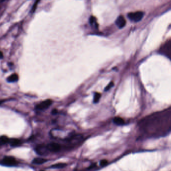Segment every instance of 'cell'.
Here are the masks:
<instances>
[{
	"label": "cell",
	"instance_id": "e0dca14e",
	"mask_svg": "<svg viewBox=\"0 0 171 171\" xmlns=\"http://www.w3.org/2000/svg\"><path fill=\"white\" fill-rule=\"evenodd\" d=\"M3 53L2 52L0 51V59H2L3 58Z\"/></svg>",
	"mask_w": 171,
	"mask_h": 171
},
{
	"label": "cell",
	"instance_id": "6da1fadb",
	"mask_svg": "<svg viewBox=\"0 0 171 171\" xmlns=\"http://www.w3.org/2000/svg\"><path fill=\"white\" fill-rule=\"evenodd\" d=\"M1 164L8 166H14L18 164V162L15 158L11 156L5 157L1 162Z\"/></svg>",
	"mask_w": 171,
	"mask_h": 171
},
{
	"label": "cell",
	"instance_id": "7c38bea8",
	"mask_svg": "<svg viewBox=\"0 0 171 171\" xmlns=\"http://www.w3.org/2000/svg\"><path fill=\"white\" fill-rule=\"evenodd\" d=\"M66 166V164L65 163H58L55 165H53L51 166V168H57V169H60V168H63Z\"/></svg>",
	"mask_w": 171,
	"mask_h": 171
},
{
	"label": "cell",
	"instance_id": "9c48e42d",
	"mask_svg": "<svg viewBox=\"0 0 171 171\" xmlns=\"http://www.w3.org/2000/svg\"><path fill=\"white\" fill-rule=\"evenodd\" d=\"M10 139L6 136H3L0 137V146L9 142Z\"/></svg>",
	"mask_w": 171,
	"mask_h": 171
},
{
	"label": "cell",
	"instance_id": "52a82bcc",
	"mask_svg": "<svg viewBox=\"0 0 171 171\" xmlns=\"http://www.w3.org/2000/svg\"><path fill=\"white\" fill-rule=\"evenodd\" d=\"M18 79H19V76L18 74H14L11 75L9 77H8L7 80L8 82L13 83V82H16L18 81Z\"/></svg>",
	"mask_w": 171,
	"mask_h": 171
},
{
	"label": "cell",
	"instance_id": "7a4b0ae2",
	"mask_svg": "<svg viewBox=\"0 0 171 171\" xmlns=\"http://www.w3.org/2000/svg\"><path fill=\"white\" fill-rule=\"evenodd\" d=\"M53 103V101L52 100H45L41 102H40L39 104L37 105L36 106V109L39 110H43L45 109H46L48 108Z\"/></svg>",
	"mask_w": 171,
	"mask_h": 171
},
{
	"label": "cell",
	"instance_id": "3957f363",
	"mask_svg": "<svg viewBox=\"0 0 171 171\" xmlns=\"http://www.w3.org/2000/svg\"><path fill=\"white\" fill-rule=\"evenodd\" d=\"M143 16L142 12H137L135 13H130L128 14V18L134 22H137L140 21Z\"/></svg>",
	"mask_w": 171,
	"mask_h": 171
},
{
	"label": "cell",
	"instance_id": "2e32d148",
	"mask_svg": "<svg viewBox=\"0 0 171 171\" xmlns=\"http://www.w3.org/2000/svg\"><path fill=\"white\" fill-rule=\"evenodd\" d=\"M114 86V83L112 82H111L107 86L106 88H105V91H109L110 89H111V88H112L113 86Z\"/></svg>",
	"mask_w": 171,
	"mask_h": 171
},
{
	"label": "cell",
	"instance_id": "5bb4252c",
	"mask_svg": "<svg viewBox=\"0 0 171 171\" xmlns=\"http://www.w3.org/2000/svg\"><path fill=\"white\" fill-rule=\"evenodd\" d=\"M109 164V162L106 159L102 160L100 161V165L101 167H105Z\"/></svg>",
	"mask_w": 171,
	"mask_h": 171
},
{
	"label": "cell",
	"instance_id": "d6986e66",
	"mask_svg": "<svg viewBox=\"0 0 171 171\" xmlns=\"http://www.w3.org/2000/svg\"><path fill=\"white\" fill-rule=\"evenodd\" d=\"M4 1H5V0H0V3H2V2H3Z\"/></svg>",
	"mask_w": 171,
	"mask_h": 171
},
{
	"label": "cell",
	"instance_id": "ac0fdd59",
	"mask_svg": "<svg viewBox=\"0 0 171 171\" xmlns=\"http://www.w3.org/2000/svg\"><path fill=\"white\" fill-rule=\"evenodd\" d=\"M57 113V111L56 110H54L53 111H52V113L53 114H56Z\"/></svg>",
	"mask_w": 171,
	"mask_h": 171
},
{
	"label": "cell",
	"instance_id": "8992f818",
	"mask_svg": "<svg viewBox=\"0 0 171 171\" xmlns=\"http://www.w3.org/2000/svg\"><path fill=\"white\" fill-rule=\"evenodd\" d=\"M47 160L46 159L38 157V158H35V159H34V160L32 161V163L34 164L40 165V164H42L44 163L45 162H47Z\"/></svg>",
	"mask_w": 171,
	"mask_h": 171
},
{
	"label": "cell",
	"instance_id": "277c9868",
	"mask_svg": "<svg viewBox=\"0 0 171 171\" xmlns=\"http://www.w3.org/2000/svg\"><path fill=\"white\" fill-rule=\"evenodd\" d=\"M47 149L52 152H57L61 150V147L60 144L56 142H51L46 147Z\"/></svg>",
	"mask_w": 171,
	"mask_h": 171
},
{
	"label": "cell",
	"instance_id": "5b68a950",
	"mask_svg": "<svg viewBox=\"0 0 171 171\" xmlns=\"http://www.w3.org/2000/svg\"><path fill=\"white\" fill-rule=\"evenodd\" d=\"M115 23L119 28H123L126 24V21L123 16H120L117 19Z\"/></svg>",
	"mask_w": 171,
	"mask_h": 171
},
{
	"label": "cell",
	"instance_id": "30bf717a",
	"mask_svg": "<svg viewBox=\"0 0 171 171\" xmlns=\"http://www.w3.org/2000/svg\"><path fill=\"white\" fill-rule=\"evenodd\" d=\"M9 142L10 143L11 145L12 146H18L19 145L21 144V141L16 139H10Z\"/></svg>",
	"mask_w": 171,
	"mask_h": 171
},
{
	"label": "cell",
	"instance_id": "8fae6325",
	"mask_svg": "<svg viewBox=\"0 0 171 171\" xmlns=\"http://www.w3.org/2000/svg\"><path fill=\"white\" fill-rule=\"evenodd\" d=\"M90 23L92 26L95 28H98V24L96 22V20L94 17H91L90 18Z\"/></svg>",
	"mask_w": 171,
	"mask_h": 171
},
{
	"label": "cell",
	"instance_id": "4fadbf2b",
	"mask_svg": "<svg viewBox=\"0 0 171 171\" xmlns=\"http://www.w3.org/2000/svg\"><path fill=\"white\" fill-rule=\"evenodd\" d=\"M100 97H101V95L100 93H95L93 97V102L94 103H98L100 99Z\"/></svg>",
	"mask_w": 171,
	"mask_h": 171
},
{
	"label": "cell",
	"instance_id": "9a60e30c",
	"mask_svg": "<svg viewBox=\"0 0 171 171\" xmlns=\"http://www.w3.org/2000/svg\"><path fill=\"white\" fill-rule=\"evenodd\" d=\"M39 1H40V0H37V1H36V2L35 3V4H34L33 6L32 7V10H31V12H32V13H34V12L35 11V10H36V8H37L38 4L39 3Z\"/></svg>",
	"mask_w": 171,
	"mask_h": 171
},
{
	"label": "cell",
	"instance_id": "ba28073f",
	"mask_svg": "<svg viewBox=\"0 0 171 171\" xmlns=\"http://www.w3.org/2000/svg\"><path fill=\"white\" fill-rule=\"evenodd\" d=\"M113 122L118 126H122L124 124V120L120 117H116L113 119Z\"/></svg>",
	"mask_w": 171,
	"mask_h": 171
}]
</instances>
